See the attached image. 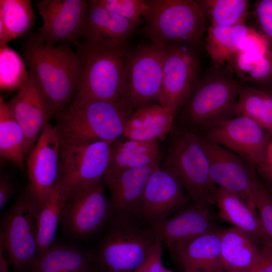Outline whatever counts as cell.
I'll return each mask as SVG.
<instances>
[{
	"mask_svg": "<svg viewBox=\"0 0 272 272\" xmlns=\"http://www.w3.org/2000/svg\"><path fill=\"white\" fill-rule=\"evenodd\" d=\"M146 5L143 31L151 43L172 41L194 47L200 44L207 29L196 1L148 0Z\"/></svg>",
	"mask_w": 272,
	"mask_h": 272,
	"instance_id": "52a82bcc",
	"label": "cell"
},
{
	"mask_svg": "<svg viewBox=\"0 0 272 272\" xmlns=\"http://www.w3.org/2000/svg\"><path fill=\"white\" fill-rule=\"evenodd\" d=\"M216 67L198 82L175 117L173 127L199 132L236 116L237 99L243 85L219 66Z\"/></svg>",
	"mask_w": 272,
	"mask_h": 272,
	"instance_id": "277c9868",
	"label": "cell"
},
{
	"mask_svg": "<svg viewBox=\"0 0 272 272\" xmlns=\"http://www.w3.org/2000/svg\"><path fill=\"white\" fill-rule=\"evenodd\" d=\"M267 189V188H266ZM267 190L268 191L269 193H270V194L272 196V190H269V189H267Z\"/></svg>",
	"mask_w": 272,
	"mask_h": 272,
	"instance_id": "c3c4849f",
	"label": "cell"
},
{
	"mask_svg": "<svg viewBox=\"0 0 272 272\" xmlns=\"http://www.w3.org/2000/svg\"><path fill=\"white\" fill-rule=\"evenodd\" d=\"M105 187L102 179L64 200L59 223L67 235L78 240L87 239L105 227L110 216Z\"/></svg>",
	"mask_w": 272,
	"mask_h": 272,
	"instance_id": "8fae6325",
	"label": "cell"
},
{
	"mask_svg": "<svg viewBox=\"0 0 272 272\" xmlns=\"http://www.w3.org/2000/svg\"><path fill=\"white\" fill-rule=\"evenodd\" d=\"M214 202L221 218L260 245L272 241L263 228L255 207L246 198L217 187Z\"/></svg>",
	"mask_w": 272,
	"mask_h": 272,
	"instance_id": "44dd1931",
	"label": "cell"
},
{
	"mask_svg": "<svg viewBox=\"0 0 272 272\" xmlns=\"http://www.w3.org/2000/svg\"><path fill=\"white\" fill-rule=\"evenodd\" d=\"M162 244L158 240L152 254L133 272H162L164 268L162 263Z\"/></svg>",
	"mask_w": 272,
	"mask_h": 272,
	"instance_id": "ab89813d",
	"label": "cell"
},
{
	"mask_svg": "<svg viewBox=\"0 0 272 272\" xmlns=\"http://www.w3.org/2000/svg\"><path fill=\"white\" fill-rule=\"evenodd\" d=\"M167 43H150L128 51L120 82L121 101L136 110L158 101Z\"/></svg>",
	"mask_w": 272,
	"mask_h": 272,
	"instance_id": "9c48e42d",
	"label": "cell"
},
{
	"mask_svg": "<svg viewBox=\"0 0 272 272\" xmlns=\"http://www.w3.org/2000/svg\"><path fill=\"white\" fill-rule=\"evenodd\" d=\"M91 253L64 243H54L39 256L31 272H86L92 264Z\"/></svg>",
	"mask_w": 272,
	"mask_h": 272,
	"instance_id": "4316f807",
	"label": "cell"
},
{
	"mask_svg": "<svg viewBox=\"0 0 272 272\" xmlns=\"http://www.w3.org/2000/svg\"><path fill=\"white\" fill-rule=\"evenodd\" d=\"M29 79L24 59L7 45L0 47L1 90H19Z\"/></svg>",
	"mask_w": 272,
	"mask_h": 272,
	"instance_id": "e575fe53",
	"label": "cell"
},
{
	"mask_svg": "<svg viewBox=\"0 0 272 272\" xmlns=\"http://www.w3.org/2000/svg\"><path fill=\"white\" fill-rule=\"evenodd\" d=\"M191 201L181 182L161 164L150 176L143 195L141 218L150 228L160 223Z\"/></svg>",
	"mask_w": 272,
	"mask_h": 272,
	"instance_id": "ac0fdd59",
	"label": "cell"
},
{
	"mask_svg": "<svg viewBox=\"0 0 272 272\" xmlns=\"http://www.w3.org/2000/svg\"><path fill=\"white\" fill-rule=\"evenodd\" d=\"M4 250V247L0 244V272H9V266L10 263L9 261L5 258Z\"/></svg>",
	"mask_w": 272,
	"mask_h": 272,
	"instance_id": "ee69618b",
	"label": "cell"
},
{
	"mask_svg": "<svg viewBox=\"0 0 272 272\" xmlns=\"http://www.w3.org/2000/svg\"><path fill=\"white\" fill-rule=\"evenodd\" d=\"M38 210L29 190L8 211L1 226L0 244L15 269H31L38 255Z\"/></svg>",
	"mask_w": 272,
	"mask_h": 272,
	"instance_id": "30bf717a",
	"label": "cell"
},
{
	"mask_svg": "<svg viewBox=\"0 0 272 272\" xmlns=\"http://www.w3.org/2000/svg\"><path fill=\"white\" fill-rule=\"evenodd\" d=\"M14 185L6 178L0 180V209L3 210L14 193Z\"/></svg>",
	"mask_w": 272,
	"mask_h": 272,
	"instance_id": "7bdbcfd3",
	"label": "cell"
},
{
	"mask_svg": "<svg viewBox=\"0 0 272 272\" xmlns=\"http://www.w3.org/2000/svg\"><path fill=\"white\" fill-rule=\"evenodd\" d=\"M269 39L265 35L261 34L252 29L239 42L237 52L264 54L270 50Z\"/></svg>",
	"mask_w": 272,
	"mask_h": 272,
	"instance_id": "74e56055",
	"label": "cell"
},
{
	"mask_svg": "<svg viewBox=\"0 0 272 272\" xmlns=\"http://www.w3.org/2000/svg\"><path fill=\"white\" fill-rule=\"evenodd\" d=\"M270 94L272 96V89L270 90L269 92Z\"/></svg>",
	"mask_w": 272,
	"mask_h": 272,
	"instance_id": "681fc988",
	"label": "cell"
},
{
	"mask_svg": "<svg viewBox=\"0 0 272 272\" xmlns=\"http://www.w3.org/2000/svg\"><path fill=\"white\" fill-rule=\"evenodd\" d=\"M229 61L233 71L242 82L266 83L272 80V52L270 50L263 55L237 52Z\"/></svg>",
	"mask_w": 272,
	"mask_h": 272,
	"instance_id": "836d02e7",
	"label": "cell"
},
{
	"mask_svg": "<svg viewBox=\"0 0 272 272\" xmlns=\"http://www.w3.org/2000/svg\"><path fill=\"white\" fill-rule=\"evenodd\" d=\"M199 135L215 185L239 194L252 203L254 194L261 182L255 168L235 153Z\"/></svg>",
	"mask_w": 272,
	"mask_h": 272,
	"instance_id": "2e32d148",
	"label": "cell"
},
{
	"mask_svg": "<svg viewBox=\"0 0 272 272\" xmlns=\"http://www.w3.org/2000/svg\"><path fill=\"white\" fill-rule=\"evenodd\" d=\"M175 116L159 104L134 110L126 123L124 138L141 141L166 140L171 131Z\"/></svg>",
	"mask_w": 272,
	"mask_h": 272,
	"instance_id": "603a6c76",
	"label": "cell"
},
{
	"mask_svg": "<svg viewBox=\"0 0 272 272\" xmlns=\"http://www.w3.org/2000/svg\"><path fill=\"white\" fill-rule=\"evenodd\" d=\"M161 142L119 137L111 144L109 167L106 174H116L128 169L149 164L162 157Z\"/></svg>",
	"mask_w": 272,
	"mask_h": 272,
	"instance_id": "cb8c5ba5",
	"label": "cell"
},
{
	"mask_svg": "<svg viewBox=\"0 0 272 272\" xmlns=\"http://www.w3.org/2000/svg\"><path fill=\"white\" fill-rule=\"evenodd\" d=\"M199 134L237 154L254 168L264 160L272 135L256 121L235 116L212 125Z\"/></svg>",
	"mask_w": 272,
	"mask_h": 272,
	"instance_id": "7c38bea8",
	"label": "cell"
},
{
	"mask_svg": "<svg viewBox=\"0 0 272 272\" xmlns=\"http://www.w3.org/2000/svg\"><path fill=\"white\" fill-rule=\"evenodd\" d=\"M35 16L29 0L0 1V47L30 30Z\"/></svg>",
	"mask_w": 272,
	"mask_h": 272,
	"instance_id": "f1b7e54d",
	"label": "cell"
},
{
	"mask_svg": "<svg viewBox=\"0 0 272 272\" xmlns=\"http://www.w3.org/2000/svg\"><path fill=\"white\" fill-rule=\"evenodd\" d=\"M60 138L56 126L47 123L28 154L26 169L28 190L38 212L51 194L59 174Z\"/></svg>",
	"mask_w": 272,
	"mask_h": 272,
	"instance_id": "9a60e30c",
	"label": "cell"
},
{
	"mask_svg": "<svg viewBox=\"0 0 272 272\" xmlns=\"http://www.w3.org/2000/svg\"><path fill=\"white\" fill-rule=\"evenodd\" d=\"M76 47V91L72 102H121L125 45L80 38Z\"/></svg>",
	"mask_w": 272,
	"mask_h": 272,
	"instance_id": "6da1fadb",
	"label": "cell"
},
{
	"mask_svg": "<svg viewBox=\"0 0 272 272\" xmlns=\"http://www.w3.org/2000/svg\"><path fill=\"white\" fill-rule=\"evenodd\" d=\"M211 206L191 201L164 221L149 228L178 261L181 251L191 241L221 229L216 224Z\"/></svg>",
	"mask_w": 272,
	"mask_h": 272,
	"instance_id": "5bb4252c",
	"label": "cell"
},
{
	"mask_svg": "<svg viewBox=\"0 0 272 272\" xmlns=\"http://www.w3.org/2000/svg\"><path fill=\"white\" fill-rule=\"evenodd\" d=\"M60 138L57 182L64 200L76 191L103 179L113 141Z\"/></svg>",
	"mask_w": 272,
	"mask_h": 272,
	"instance_id": "ba28073f",
	"label": "cell"
},
{
	"mask_svg": "<svg viewBox=\"0 0 272 272\" xmlns=\"http://www.w3.org/2000/svg\"><path fill=\"white\" fill-rule=\"evenodd\" d=\"M198 67L196 55L190 47L167 43L158 102L175 117L199 82Z\"/></svg>",
	"mask_w": 272,
	"mask_h": 272,
	"instance_id": "4fadbf2b",
	"label": "cell"
},
{
	"mask_svg": "<svg viewBox=\"0 0 272 272\" xmlns=\"http://www.w3.org/2000/svg\"><path fill=\"white\" fill-rule=\"evenodd\" d=\"M261 246L251 236L233 227L222 230L221 251L225 272H252Z\"/></svg>",
	"mask_w": 272,
	"mask_h": 272,
	"instance_id": "d4e9b609",
	"label": "cell"
},
{
	"mask_svg": "<svg viewBox=\"0 0 272 272\" xmlns=\"http://www.w3.org/2000/svg\"><path fill=\"white\" fill-rule=\"evenodd\" d=\"M252 272H272V241L261 246L259 258Z\"/></svg>",
	"mask_w": 272,
	"mask_h": 272,
	"instance_id": "b9f144b4",
	"label": "cell"
},
{
	"mask_svg": "<svg viewBox=\"0 0 272 272\" xmlns=\"http://www.w3.org/2000/svg\"><path fill=\"white\" fill-rule=\"evenodd\" d=\"M211 24L219 26L245 25L249 13L247 0L196 1Z\"/></svg>",
	"mask_w": 272,
	"mask_h": 272,
	"instance_id": "d6a6232c",
	"label": "cell"
},
{
	"mask_svg": "<svg viewBox=\"0 0 272 272\" xmlns=\"http://www.w3.org/2000/svg\"><path fill=\"white\" fill-rule=\"evenodd\" d=\"M86 0H41L36 3L42 25L36 33L42 42L78 44L88 7Z\"/></svg>",
	"mask_w": 272,
	"mask_h": 272,
	"instance_id": "e0dca14e",
	"label": "cell"
},
{
	"mask_svg": "<svg viewBox=\"0 0 272 272\" xmlns=\"http://www.w3.org/2000/svg\"><path fill=\"white\" fill-rule=\"evenodd\" d=\"M219 229L200 235L188 243L178 261L201 272H225L221 251V232Z\"/></svg>",
	"mask_w": 272,
	"mask_h": 272,
	"instance_id": "484cf974",
	"label": "cell"
},
{
	"mask_svg": "<svg viewBox=\"0 0 272 272\" xmlns=\"http://www.w3.org/2000/svg\"><path fill=\"white\" fill-rule=\"evenodd\" d=\"M138 24L108 10L95 0L88 1L80 38L125 45Z\"/></svg>",
	"mask_w": 272,
	"mask_h": 272,
	"instance_id": "7402d4cb",
	"label": "cell"
},
{
	"mask_svg": "<svg viewBox=\"0 0 272 272\" xmlns=\"http://www.w3.org/2000/svg\"><path fill=\"white\" fill-rule=\"evenodd\" d=\"M252 30L243 24L228 26L211 24L207 29L206 47L215 66H220L229 61L237 52L241 39Z\"/></svg>",
	"mask_w": 272,
	"mask_h": 272,
	"instance_id": "83f0119b",
	"label": "cell"
},
{
	"mask_svg": "<svg viewBox=\"0 0 272 272\" xmlns=\"http://www.w3.org/2000/svg\"><path fill=\"white\" fill-rule=\"evenodd\" d=\"M181 265L182 266L184 272H201L184 263H181Z\"/></svg>",
	"mask_w": 272,
	"mask_h": 272,
	"instance_id": "f6af8a7d",
	"label": "cell"
},
{
	"mask_svg": "<svg viewBox=\"0 0 272 272\" xmlns=\"http://www.w3.org/2000/svg\"><path fill=\"white\" fill-rule=\"evenodd\" d=\"M252 203L265 233L272 241V196L262 182L255 193Z\"/></svg>",
	"mask_w": 272,
	"mask_h": 272,
	"instance_id": "8d00e7d4",
	"label": "cell"
},
{
	"mask_svg": "<svg viewBox=\"0 0 272 272\" xmlns=\"http://www.w3.org/2000/svg\"><path fill=\"white\" fill-rule=\"evenodd\" d=\"M27 154L23 131L13 116L9 107L0 97V155L1 157L25 169L24 158Z\"/></svg>",
	"mask_w": 272,
	"mask_h": 272,
	"instance_id": "f546056e",
	"label": "cell"
},
{
	"mask_svg": "<svg viewBox=\"0 0 272 272\" xmlns=\"http://www.w3.org/2000/svg\"><path fill=\"white\" fill-rule=\"evenodd\" d=\"M7 104L23 131L29 154L43 128L53 117L50 106L32 73L29 71L28 80Z\"/></svg>",
	"mask_w": 272,
	"mask_h": 272,
	"instance_id": "ffe728a7",
	"label": "cell"
},
{
	"mask_svg": "<svg viewBox=\"0 0 272 272\" xmlns=\"http://www.w3.org/2000/svg\"><path fill=\"white\" fill-rule=\"evenodd\" d=\"M134 110L122 102H72L55 116L60 137L114 141L123 135Z\"/></svg>",
	"mask_w": 272,
	"mask_h": 272,
	"instance_id": "5b68a950",
	"label": "cell"
},
{
	"mask_svg": "<svg viewBox=\"0 0 272 272\" xmlns=\"http://www.w3.org/2000/svg\"><path fill=\"white\" fill-rule=\"evenodd\" d=\"M166 139L161 164L177 176L191 201L214 205L217 186L211 179L208 158L198 133L173 127Z\"/></svg>",
	"mask_w": 272,
	"mask_h": 272,
	"instance_id": "8992f818",
	"label": "cell"
},
{
	"mask_svg": "<svg viewBox=\"0 0 272 272\" xmlns=\"http://www.w3.org/2000/svg\"><path fill=\"white\" fill-rule=\"evenodd\" d=\"M86 272H100L96 266L92 263Z\"/></svg>",
	"mask_w": 272,
	"mask_h": 272,
	"instance_id": "bcb514c9",
	"label": "cell"
},
{
	"mask_svg": "<svg viewBox=\"0 0 272 272\" xmlns=\"http://www.w3.org/2000/svg\"><path fill=\"white\" fill-rule=\"evenodd\" d=\"M158 240L141 222L110 218L91 253L100 272H133L154 251Z\"/></svg>",
	"mask_w": 272,
	"mask_h": 272,
	"instance_id": "3957f363",
	"label": "cell"
},
{
	"mask_svg": "<svg viewBox=\"0 0 272 272\" xmlns=\"http://www.w3.org/2000/svg\"><path fill=\"white\" fill-rule=\"evenodd\" d=\"M100 6L129 21L139 22L146 8L143 0H95Z\"/></svg>",
	"mask_w": 272,
	"mask_h": 272,
	"instance_id": "d590c367",
	"label": "cell"
},
{
	"mask_svg": "<svg viewBox=\"0 0 272 272\" xmlns=\"http://www.w3.org/2000/svg\"><path fill=\"white\" fill-rule=\"evenodd\" d=\"M255 15L264 34L272 40V0L257 2Z\"/></svg>",
	"mask_w": 272,
	"mask_h": 272,
	"instance_id": "f35d334b",
	"label": "cell"
},
{
	"mask_svg": "<svg viewBox=\"0 0 272 272\" xmlns=\"http://www.w3.org/2000/svg\"><path fill=\"white\" fill-rule=\"evenodd\" d=\"M235 114L256 121L272 135V96L269 92L242 86L238 95Z\"/></svg>",
	"mask_w": 272,
	"mask_h": 272,
	"instance_id": "4dcf8cb0",
	"label": "cell"
},
{
	"mask_svg": "<svg viewBox=\"0 0 272 272\" xmlns=\"http://www.w3.org/2000/svg\"><path fill=\"white\" fill-rule=\"evenodd\" d=\"M70 45L44 43L36 33L27 35L22 41L23 59L34 75L53 117L69 106L75 93L77 57Z\"/></svg>",
	"mask_w": 272,
	"mask_h": 272,
	"instance_id": "7a4b0ae2",
	"label": "cell"
},
{
	"mask_svg": "<svg viewBox=\"0 0 272 272\" xmlns=\"http://www.w3.org/2000/svg\"><path fill=\"white\" fill-rule=\"evenodd\" d=\"M162 272H173L170 270H169L168 269H166L165 267L164 268Z\"/></svg>",
	"mask_w": 272,
	"mask_h": 272,
	"instance_id": "7dc6e473",
	"label": "cell"
},
{
	"mask_svg": "<svg viewBox=\"0 0 272 272\" xmlns=\"http://www.w3.org/2000/svg\"><path fill=\"white\" fill-rule=\"evenodd\" d=\"M258 177L267 189L272 190V140L264 161L255 168Z\"/></svg>",
	"mask_w": 272,
	"mask_h": 272,
	"instance_id": "60d3db41",
	"label": "cell"
},
{
	"mask_svg": "<svg viewBox=\"0 0 272 272\" xmlns=\"http://www.w3.org/2000/svg\"><path fill=\"white\" fill-rule=\"evenodd\" d=\"M64 201L57 181L54 189L38 213V257L54 243Z\"/></svg>",
	"mask_w": 272,
	"mask_h": 272,
	"instance_id": "1f68e13d",
	"label": "cell"
},
{
	"mask_svg": "<svg viewBox=\"0 0 272 272\" xmlns=\"http://www.w3.org/2000/svg\"><path fill=\"white\" fill-rule=\"evenodd\" d=\"M162 157L145 165L128 169L103 178L109 192L110 218H122L142 223L141 203L147 183L161 164Z\"/></svg>",
	"mask_w": 272,
	"mask_h": 272,
	"instance_id": "d6986e66",
	"label": "cell"
}]
</instances>
